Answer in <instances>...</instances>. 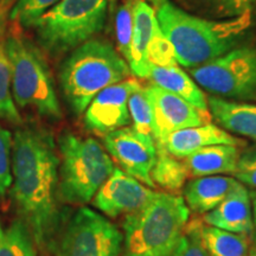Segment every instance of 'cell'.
Here are the masks:
<instances>
[{"label": "cell", "instance_id": "6da1fadb", "mask_svg": "<svg viewBox=\"0 0 256 256\" xmlns=\"http://www.w3.org/2000/svg\"><path fill=\"white\" fill-rule=\"evenodd\" d=\"M57 146L49 130L37 124L16 130L10 197L18 218L43 250H52L66 220L60 206Z\"/></svg>", "mask_w": 256, "mask_h": 256}, {"label": "cell", "instance_id": "7a4b0ae2", "mask_svg": "<svg viewBox=\"0 0 256 256\" xmlns=\"http://www.w3.org/2000/svg\"><path fill=\"white\" fill-rule=\"evenodd\" d=\"M156 17L174 46L178 64L186 68H196L238 48L252 25V11L226 20H208L168 0L158 5Z\"/></svg>", "mask_w": 256, "mask_h": 256}, {"label": "cell", "instance_id": "3957f363", "mask_svg": "<svg viewBox=\"0 0 256 256\" xmlns=\"http://www.w3.org/2000/svg\"><path fill=\"white\" fill-rule=\"evenodd\" d=\"M130 74L127 60L110 42L92 38L69 52L60 64V87L70 110L80 116L98 92Z\"/></svg>", "mask_w": 256, "mask_h": 256}, {"label": "cell", "instance_id": "277c9868", "mask_svg": "<svg viewBox=\"0 0 256 256\" xmlns=\"http://www.w3.org/2000/svg\"><path fill=\"white\" fill-rule=\"evenodd\" d=\"M183 196L156 192L122 222L124 256H171L188 222Z\"/></svg>", "mask_w": 256, "mask_h": 256}, {"label": "cell", "instance_id": "5b68a950", "mask_svg": "<svg viewBox=\"0 0 256 256\" xmlns=\"http://www.w3.org/2000/svg\"><path fill=\"white\" fill-rule=\"evenodd\" d=\"M5 50L16 106L28 108L46 119H62L52 76L40 48L22 32L14 31L5 37Z\"/></svg>", "mask_w": 256, "mask_h": 256}, {"label": "cell", "instance_id": "8992f818", "mask_svg": "<svg viewBox=\"0 0 256 256\" xmlns=\"http://www.w3.org/2000/svg\"><path fill=\"white\" fill-rule=\"evenodd\" d=\"M58 191L60 200L84 206L94 198L114 170L106 148L94 138L64 132L58 138Z\"/></svg>", "mask_w": 256, "mask_h": 256}, {"label": "cell", "instance_id": "52a82bcc", "mask_svg": "<svg viewBox=\"0 0 256 256\" xmlns=\"http://www.w3.org/2000/svg\"><path fill=\"white\" fill-rule=\"evenodd\" d=\"M108 2L110 0H60L31 28L40 49L57 58L94 38L104 26Z\"/></svg>", "mask_w": 256, "mask_h": 256}, {"label": "cell", "instance_id": "ba28073f", "mask_svg": "<svg viewBox=\"0 0 256 256\" xmlns=\"http://www.w3.org/2000/svg\"><path fill=\"white\" fill-rule=\"evenodd\" d=\"M190 74L200 87L214 96L256 102V49L238 46L209 60Z\"/></svg>", "mask_w": 256, "mask_h": 256}, {"label": "cell", "instance_id": "9c48e42d", "mask_svg": "<svg viewBox=\"0 0 256 256\" xmlns=\"http://www.w3.org/2000/svg\"><path fill=\"white\" fill-rule=\"evenodd\" d=\"M55 256H124V235L100 212L82 206L64 220Z\"/></svg>", "mask_w": 256, "mask_h": 256}, {"label": "cell", "instance_id": "30bf717a", "mask_svg": "<svg viewBox=\"0 0 256 256\" xmlns=\"http://www.w3.org/2000/svg\"><path fill=\"white\" fill-rule=\"evenodd\" d=\"M102 140L106 151L124 172L146 186L156 188L151 178L156 160V146L152 136H142L127 126L104 134Z\"/></svg>", "mask_w": 256, "mask_h": 256}, {"label": "cell", "instance_id": "8fae6325", "mask_svg": "<svg viewBox=\"0 0 256 256\" xmlns=\"http://www.w3.org/2000/svg\"><path fill=\"white\" fill-rule=\"evenodd\" d=\"M152 114V136L156 147H162L171 133L211 122L209 112H203L179 96L156 87L144 88Z\"/></svg>", "mask_w": 256, "mask_h": 256}, {"label": "cell", "instance_id": "7c38bea8", "mask_svg": "<svg viewBox=\"0 0 256 256\" xmlns=\"http://www.w3.org/2000/svg\"><path fill=\"white\" fill-rule=\"evenodd\" d=\"M142 87L136 78H126L104 88L92 98L83 113L84 127L101 136L127 127L130 124L128 98Z\"/></svg>", "mask_w": 256, "mask_h": 256}, {"label": "cell", "instance_id": "4fadbf2b", "mask_svg": "<svg viewBox=\"0 0 256 256\" xmlns=\"http://www.w3.org/2000/svg\"><path fill=\"white\" fill-rule=\"evenodd\" d=\"M156 192L142 182L114 168L92 198V204L102 215L112 220L124 217L145 206Z\"/></svg>", "mask_w": 256, "mask_h": 256}, {"label": "cell", "instance_id": "5bb4252c", "mask_svg": "<svg viewBox=\"0 0 256 256\" xmlns=\"http://www.w3.org/2000/svg\"><path fill=\"white\" fill-rule=\"evenodd\" d=\"M212 145L242 147L246 145V142L240 138L224 130L223 128L209 122L171 133L165 140L162 147L174 158L185 159L192 153Z\"/></svg>", "mask_w": 256, "mask_h": 256}, {"label": "cell", "instance_id": "9a60e30c", "mask_svg": "<svg viewBox=\"0 0 256 256\" xmlns=\"http://www.w3.org/2000/svg\"><path fill=\"white\" fill-rule=\"evenodd\" d=\"M203 220L208 226L252 238V215L248 188L240 183L220 206L204 215Z\"/></svg>", "mask_w": 256, "mask_h": 256}, {"label": "cell", "instance_id": "2e32d148", "mask_svg": "<svg viewBox=\"0 0 256 256\" xmlns=\"http://www.w3.org/2000/svg\"><path fill=\"white\" fill-rule=\"evenodd\" d=\"M240 182L230 176H206L192 179L184 186V200L188 210L206 215L220 206Z\"/></svg>", "mask_w": 256, "mask_h": 256}, {"label": "cell", "instance_id": "e0dca14e", "mask_svg": "<svg viewBox=\"0 0 256 256\" xmlns=\"http://www.w3.org/2000/svg\"><path fill=\"white\" fill-rule=\"evenodd\" d=\"M208 108L214 119L230 134L248 138L256 142V104L234 101L218 96L208 98Z\"/></svg>", "mask_w": 256, "mask_h": 256}, {"label": "cell", "instance_id": "ac0fdd59", "mask_svg": "<svg viewBox=\"0 0 256 256\" xmlns=\"http://www.w3.org/2000/svg\"><path fill=\"white\" fill-rule=\"evenodd\" d=\"M156 24L158 22L152 6L145 0H136L134 5L130 58L128 60L130 72L136 78H148L151 64L147 60V48Z\"/></svg>", "mask_w": 256, "mask_h": 256}, {"label": "cell", "instance_id": "d6986e66", "mask_svg": "<svg viewBox=\"0 0 256 256\" xmlns=\"http://www.w3.org/2000/svg\"><path fill=\"white\" fill-rule=\"evenodd\" d=\"M241 150L232 145H212L204 147L185 158L188 177L234 174Z\"/></svg>", "mask_w": 256, "mask_h": 256}, {"label": "cell", "instance_id": "ffe728a7", "mask_svg": "<svg viewBox=\"0 0 256 256\" xmlns=\"http://www.w3.org/2000/svg\"><path fill=\"white\" fill-rule=\"evenodd\" d=\"M152 84L179 96L188 104L203 112H209L208 98L191 76L179 66H151L148 78Z\"/></svg>", "mask_w": 256, "mask_h": 256}, {"label": "cell", "instance_id": "44dd1931", "mask_svg": "<svg viewBox=\"0 0 256 256\" xmlns=\"http://www.w3.org/2000/svg\"><path fill=\"white\" fill-rule=\"evenodd\" d=\"M202 241L209 256H250L248 236L202 224Z\"/></svg>", "mask_w": 256, "mask_h": 256}, {"label": "cell", "instance_id": "7402d4cb", "mask_svg": "<svg viewBox=\"0 0 256 256\" xmlns=\"http://www.w3.org/2000/svg\"><path fill=\"white\" fill-rule=\"evenodd\" d=\"M151 178L156 186L164 188L168 194H176L185 186L188 172L182 159L174 158L164 147H156V160Z\"/></svg>", "mask_w": 256, "mask_h": 256}, {"label": "cell", "instance_id": "603a6c76", "mask_svg": "<svg viewBox=\"0 0 256 256\" xmlns=\"http://www.w3.org/2000/svg\"><path fill=\"white\" fill-rule=\"evenodd\" d=\"M0 256H37L34 236L22 220L0 222Z\"/></svg>", "mask_w": 256, "mask_h": 256}, {"label": "cell", "instance_id": "cb8c5ba5", "mask_svg": "<svg viewBox=\"0 0 256 256\" xmlns=\"http://www.w3.org/2000/svg\"><path fill=\"white\" fill-rule=\"evenodd\" d=\"M0 119L22 124V118L12 95L11 68L5 50V38L0 34Z\"/></svg>", "mask_w": 256, "mask_h": 256}, {"label": "cell", "instance_id": "d4e9b609", "mask_svg": "<svg viewBox=\"0 0 256 256\" xmlns=\"http://www.w3.org/2000/svg\"><path fill=\"white\" fill-rule=\"evenodd\" d=\"M2 10H10L8 19L25 28H31L36 20L60 0H4Z\"/></svg>", "mask_w": 256, "mask_h": 256}, {"label": "cell", "instance_id": "484cf974", "mask_svg": "<svg viewBox=\"0 0 256 256\" xmlns=\"http://www.w3.org/2000/svg\"><path fill=\"white\" fill-rule=\"evenodd\" d=\"M136 2V0H124L122 4L118 8L116 16H115V34H116L118 51L127 60V63L130 58Z\"/></svg>", "mask_w": 256, "mask_h": 256}, {"label": "cell", "instance_id": "4316f807", "mask_svg": "<svg viewBox=\"0 0 256 256\" xmlns=\"http://www.w3.org/2000/svg\"><path fill=\"white\" fill-rule=\"evenodd\" d=\"M128 110L130 115V122L133 128L140 134L146 136H152V114L148 100L145 90L142 87L133 92L128 98Z\"/></svg>", "mask_w": 256, "mask_h": 256}, {"label": "cell", "instance_id": "83f0119b", "mask_svg": "<svg viewBox=\"0 0 256 256\" xmlns=\"http://www.w3.org/2000/svg\"><path fill=\"white\" fill-rule=\"evenodd\" d=\"M147 60L156 66H174L178 64L174 46L162 31L159 24L156 25L147 48Z\"/></svg>", "mask_w": 256, "mask_h": 256}, {"label": "cell", "instance_id": "f1b7e54d", "mask_svg": "<svg viewBox=\"0 0 256 256\" xmlns=\"http://www.w3.org/2000/svg\"><path fill=\"white\" fill-rule=\"evenodd\" d=\"M200 220L188 222L171 256H209L202 241Z\"/></svg>", "mask_w": 256, "mask_h": 256}, {"label": "cell", "instance_id": "f546056e", "mask_svg": "<svg viewBox=\"0 0 256 256\" xmlns=\"http://www.w3.org/2000/svg\"><path fill=\"white\" fill-rule=\"evenodd\" d=\"M12 133L0 124V197L5 198L12 185Z\"/></svg>", "mask_w": 256, "mask_h": 256}, {"label": "cell", "instance_id": "4dcf8cb0", "mask_svg": "<svg viewBox=\"0 0 256 256\" xmlns=\"http://www.w3.org/2000/svg\"><path fill=\"white\" fill-rule=\"evenodd\" d=\"M234 176L246 188L256 190V148L241 153Z\"/></svg>", "mask_w": 256, "mask_h": 256}, {"label": "cell", "instance_id": "1f68e13d", "mask_svg": "<svg viewBox=\"0 0 256 256\" xmlns=\"http://www.w3.org/2000/svg\"><path fill=\"white\" fill-rule=\"evenodd\" d=\"M224 14L230 17H238L247 11H252V0H216Z\"/></svg>", "mask_w": 256, "mask_h": 256}, {"label": "cell", "instance_id": "d6a6232c", "mask_svg": "<svg viewBox=\"0 0 256 256\" xmlns=\"http://www.w3.org/2000/svg\"><path fill=\"white\" fill-rule=\"evenodd\" d=\"M250 194V202H252V240L254 242L256 247V190L249 191Z\"/></svg>", "mask_w": 256, "mask_h": 256}, {"label": "cell", "instance_id": "836d02e7", "mask_svg": "<svg viewBox=\"0 0 256 256\" xmlns=\"http://www.w3.org/2000/svg\"><path fill=\"white\" fill-rule=\"evenodd\" d=\"M145 2H153V4H160V2H162L164 0H145Z\"/></svg>", "mask_w": 256, "mask_h": 256}, {"label": "cell", "instance_id": "e575fe53", "mask_svg": "<svg viewBox=\"0 0 256 256\" xmlns=\"http://www.w3.org/2000/svg\"><path fill=\"white\" fill-rule=\"evenodd\" d=\"M250 256H256V247L252 248V250H250Z\"/></svg>", "mask_w": 256, "mask_h": 256}, {"label": "cell", "instance_id": "d590c367", "mask_svg": "<svg viewBox=\"0 0 256 256\" xmlns=\"http://www.w3.org/2000/svg\"><path fill=\"white\" fill-rule=\"evenodd\" d=\"M110 2H113V0H110Z\"/></svg>", "mask_w": 256, "mask_h": 256}]
</instances>
